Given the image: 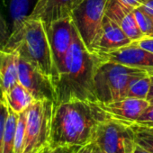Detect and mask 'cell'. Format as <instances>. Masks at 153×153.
I'll return each mask as SVG.
<instances>
[{
  "label": "cell",
  "instance_id": "8",
  "mask_svg": "<svg viewBox=\"0 0 153 153\" xmlns=\"http://www.w3.org/2000/svg\"><path fill=\"white\" fill-rule=\"evenodd\" d=\"M45 28L53 59V79L62 68L65 57L71 47L75 26L71 16H68L52 22Z\"/></svg>",
  "mask_w": 153,
  "mask_h": 153
},
{
  "label": "cell",
  "instance_id": "20",
  "mask_svg": "<svg viewBox=\"0 0 153 153\" xmlns=\"http://www.w3.org/2000/svg\"><path fill=\"white\" fill-rule=\"evenodd\" d=\"M119 25L121 26L123 33L127 35V37L132 42H138L144 37V35H143L142 32L140 31V28L137 23V20L135 18L133 11L127 14L120 21Z\"/></svg>",
  "mask_w": 153,
  "mask_h": 153
},
{
  "label": "cell",
  "instance_id": "2",
  "mask_svg": "<svg viewBox=\"0 0 153 153\" xmlns=\"http://www.w3.org/2000/svg\"><path fill=\"white\" fill-rule=\"evenodd\" d=\"M111 116L98 102L74 100L54 105L50 147L85 146L92 142L99 124Z\"/></svg>",
  "mask_w": 153,
  "mask_h": 153
},
{
  "label": "cell",
  "instance_id": "24",
  "mask_svg": "<svg viewBox=\"0 0 153 153\" xmlns=\"http://www.w3.org/2000/svg\"><path fill=\"white\" fill-rule=\"evenodd\" d=\"M9 35H10V32L8 29L7 23L2 13L0 12V49L4 48Z\"/></svg>",
  "mask_w": 153,
  "mask_h": 153
},
{
  "label": "cell",
  "instance_id": "32",
  "mask_svg": "<svg viewBox=\"0 0 153 153\" xmlns=\"http://www.w3.org/2000/svg\"><path fill=\"white\" fill-rule=\"evenodd\" d=\"M51 148L50 147V145H48V146H46V147H44L42 149H41L38 153H51Z\"/></svg>",
  "mask_w": 153,
  "mask_h": 153
},
{
  "label": "cell",
  "instance_id": "10",
  "mask_svg": "<svg viewBox=\"0 0 153 153\" xmlns=\"http://www.w3.org/2000/svg\"><path fill=\"white\" fill-rule=\"evenodd\" d=\"M97 54L105 60L121 63L128 67L145 70L153 68V53L141 48L136 42H131L114 51Z\"/></svg>",
  "mask_w": 153,
  "mask_h": 153
},
{
  "label": "cell",
  "instance_id": "17",
  "mask_svg": "<svg viewBox=\"0 0 153 153\" xmlns=\"http://www.w3.org/2000/svg\"><path fill=\"white\" fill-rule=\"evenodd\" d=\"M132 130L135 142L145 149L153 153V127L130 123Z\"/></svg>",
  "mask_w": 153,
  "mask_h": 153
},
{
  "label": "cell",
  "instance_id": "13",
  "mask_svg": "<svg viewBox=\"0 0 153 153\" xmlns=\"http://www.w3.org/2000/svg\"><path fill=\"white\" fill-rule=\"evenodd\" d=\"M132 42L123 33L119 24L111 20L106 16L103 22V33L97 47V53L114 51L131 44Z\"/></svg>",
  "mask_w": 153,
  "mask_h": 153
},
{
  "label": "cell",
  "instance_id": "27",
  "mask_svg": "<svg viewBox=\"0 0 153 153\" xmlns=\"http://www.w3.org/2000/svg\"><path fill=\"white\" fill-rule=\"evenodd\" d=\"M139 46H140L141 48L150 51L153 53V38L150 37H143L142 39H140L138 42H135Z\"/></svg>",
  "mask_w": 153,
  "mask_h": 153
},
{
  "label": "cell",
  "instance_id": "34",
  "mask_svg": "<svg viewBox=\"0 0 153 153\" xmlns=\"http://www.w3.org/2000/svg\"><path fill=\"white\" fill-rule=\"evenodd\" d=\"M0 97H1V94H0Z\"/></svg>",
  "mask_w": 153,
  "mask_h": 153
},
{
  "label": "cell",
  "instance_id": "9",
  "mask_svg": "<svg viewBox=\"0 0 153 153\" xmlns=\"http://www.w3.org/2000/svg\"><path fill=\"white\" fill-rule=\"evenodd\" d=\"M18 81L29 91L35 101L51 100L56 102V93L51 76L45 75L33 65L18 56Z\"/></svg>",
  "mask_w": 153,
  "mask_h": 153
},
{
  "label": "cell",
  "instance_id": "6",
  "mask_svg": "<svg viewBox=\"0 0 153 153\" xmlns=\"http://www.w3.org/2000/svg\"><path fill=\"white\" fill-rule=\"evenodd\" d=\"M54 102L34 101L26 110V133L23 153H38L50 145Z\"/></svg>",
  "mask_w": 153,
  "mask_h": 153
},
{
  "label": "cell",
  "instance_id": "21",
  "mask_svg": "<svg viewBox=\"0 0 153 153\" xmlns=\"http://www.w3.org/2000/svg\"><path fill=\"white\" fill-rule=\"evenodd\" d=\"M26 133V110L18 114L15 137V153H23Z\"/></svg>",
  "mask_w": 153,
  "mask_h": 153
},
{
  "label": "cell",
  "instance_id": "35",
  "mask_svg": "<svg viewBox=\"0 0 153 153\" xmlns=\"http://www.w3.org/2000/svg\"></svg>",
  "mask_w": 153,
  "mask_h": 153
},
{
  "label": "cell",
  "instance_id": "14",
  "mask_svg": "<svg viewBox=\"0 0 153 153\" xmlns=\"http://www.w3.org/2000/svg\"><path fill=\"white\" fill-rule=\"evenodd\" d=\"M18 55L0 49V94L1 97L18 82Z\"/></svg>",
  "mask_w": 153,
  "mask_h": 153
},
{
  "label": "cell",
  "instance_id": "12",
  "mask_svg": "<svg viewBox=\"0 0 153 153\" xmlns=\"http://www.w3.org/2000/svg\"><path fill=\"white\" fill-rule=\"evenodd\" d=\"M100 105L111 117L127 123H135L150 104L147 99L125 97Z\"/></svg>",
  "mask_w": 153,
  "mask_h": 153
},
{
  "label": "cell",
  "instance_id": "25",
  "mask_svg": "<svg viewBox=\"0 0 153 153\" xmlns=\"http://www.w3.org/2000/svg\"><path fill=\"white\" fill-rule=\"evenodd\" d=\"M136 123L153 127V105H149L144 113L135 122Z\"/></svg>",
  "mask_w": 153,
  "mask_h": 153
},
{
  "label": "cell",
  "instance_id": "1",
  "mask_svg": "<svg viewBox=\"0 0 153 153\" xmlns=\"http://www.w3.org/2000/svg\"><path fill=\"white\" fill-rule=\"evenodd\" d=\"M103 59L90 51L82 42L78 31L74 30V39L62 68L52 79L56 104L74 100L97 102L94 79L97 69Z\"/></svg>",
  "mask_w": 153,
  "mask_h": 153
},
{
  "label": "cell",
  "instance_id": "7",
  "mask_svg": "<svg viewBox=\"0 0 153 153\" xmlns=\"http://www.w3.org/2000/svg\"><path fill=\"white\" fill-rule=\"evenodd\" d=\"M92 142L105 153H133L136 146L130 123L113 117L99 124Z\"/></svg>",
  "mask_w": 153,
  "mask_h": 153
},
{
  "label": "cell",
  "instance_id": "30",
  "mask_svg": "<svg viewBox=\"0 0 153 153\" xmlns=\"http://www.w3.org/2000/svg\"><path fill=\"white\" fill-rule=\"evenodd\" d=\"M148 74L149 76H150V80H151V85H150V89H149V93L148 95V98L147 100H150L153 98V68L151 69H149L148 70Z\"/></svg>",
  "mask_w": 153,
  "mask_h": 153
},
{
  "label": "cell",
  "instance_id": "23",
  "mask_svg": "<svg viewBox=\"0 0 153 153\" xmlns=\"http://www.w3.org/2000/svg\"><path fill=\"white\" fill-rule=\"evenodd\" d=\"M9 107L6 99L1 97H0V153H3V140L4 133L6 129V123L8 116Z\"/></svg>",
  "mask_w": 153,
  "mask_h": 153
},
{
  "label": "cell",
  "instance_id": "19",
  "mask_svg": "<svg viewBox=\"0 0 153 153\" xmlns=\"http://www.w3.org/2000/svg\"><path fill=\"white\" fill-rule=\"evenodd\" d=\"M151 85L150 76L149 74L138 76L129 85L127 97H134L139 99H147Z\"/></svg>",
  "mask_w": 153,
  "mask_h": 153
},
{
  "label": "cell",
  "instance_id": "28",
  "mask_svg": "<svg viewBox=\"0 0 153 153\" xmlns=\"http://www.w3.org/2000/svg\"><path fill=\"white\" fill-rule=\"evenodd\" d=\"M79 153H105L100 148H98L94 142H90L81 147Z\"/></svg>",
  "mask_w": 153,
  "mask_h": 153
},
{
  "label": "cell",
  "instance_id": "16",
  "mask_svg": "<svg viewBox=\"0 0 153 153\" xmlns=\"http://www.w3.org/2000/svg\"><path fill=\"white\" fill-rule=\"evenodd\" d=\"M144 1L145 0H108L105 16L119 24L127 14L140 7Z\"/></svg>",
  "mask_w": 153,
  "mask_h": 153
},
{
  "label": "cell",
  "instance_id": "22",
  "mask_svg": "<svg viewBox=\"0 0 153 153\" xmlns=\"http://www.w3.org/2000/svg\"><path fill=\"white\" fill-rule=\"evenodd\" d=\"M133 14L144 37L153 38V19L140 7L133 10Z\"/></svg>",
  "mask_w": 153,
  "mask_h": 153
},
{
  "label": "cell",
  "instance_id": "33",
  "mask_svg": "<svg viewBox=\"0 0 153 153\" xmlns=\"http://www.w3.org/2000/svg\"><path fill=\"white\" fill-rule=\"evenodd\" d=\"M149 104H150V105H153V98H152V99H150V100H149Z\"/></svg>",
  "mask_w": 153,
  "mask_h": 153
},
{
  "label": "cell",
  "instance_id": "18",
  "mask_svg": "<svg viewBox=\"0 0 153 153\" xmlns=\"http://www.w3.org/2000/svg\"><path fill=\"white\" fill-rule=\"evenodd\" d=\"M32 0H9V10L13 19V26L16 27L30 15Z\"/></svg>",
  "mask_w": 153,
  "mask_h": 153
},
{
  "label": "cell",
  "instance_id": "3",
  "mask_svg": "<svg viewBox=\"0 0 153 153\" xmlns=\"http://www.w3.org/2000/svg\"><path fill=\"white\" fill-rule=\"evenodd\" d=\"M3 49L16 53L52 79V54L45 25L41 20L27 17L12 28Z\"/></svg>",
  "mask_w": 153,
  "mask_h": 153
},
{
  "label": "cell",
  "instance_id": "15",
  "mask_svg": "<svg viewBox=\"0 0 153 153\" xmlns=\"http://www.w3.org/2000/svg\"><path fill=\"white\" fill-rule=\"evenodd\" d=\"M2 97L6 99L8 107L16 114L25 112L35 101L29 91L19 81Z\"/></svg>",
  "mask_w": 153,
  "mask_h": 153
},
{
  "label": "cell",
  "instance_id": "26",
  "mask_svg": "<svg viewBox=\"0 0 153 153\" xmlns=\"http://www.w3.org/2000/svg\"><path fill=\"white\" fill-rule=\"evenodd\" d=\"M81 146L76 145H62L51 149V153H79Z\"/></svg>",
  "mask_w": 153,
  "mask_h": 153
},
{
  "label": "cell",
  "instance_id": "31",
  "mask_svg": "<svg viewBox=\"0 0 153 153\" xmlns=\"http://www.w3.org/2000/svg\"><path fill=\"white\" fill-rule=\"evenodd\" d=\"M133 153H151V152H150V151H149V150H147V149H145L144 148L140 147V145L136 144Z\"/></svg>",
  "mask_w": 153,
  "mask_h": 153
},
{
  "label": "cell",
  "instance_id": "29",
  "mask_svg": "<svg viewBox=\"0 0 153 153\" xmlns=\"http://www.w3.org/2000/svg\"><path fill=\"white\" fill-rule=\"evenodd\" d=\"M140 7L153 19V0H145Z\"/></svg>",
  "mask_w": 153,
  "mask_h": 153
},
{
  "label": "cell",
  "instance_id": "5",
  "mask_svg": "<svg viewBox=\"0 0 153 153\" xmlns=\"http://www.w3.org/2000/svg\"><path fill=\"white\" fill-rule=\"evenodd\" d=\"M108 0H81L71 13V19L85 46L93 52L103 33V22Z\"/></svg>",
  "mask_w": 153,
  "mask_h": 153
},
{
  "label": "cell",
  "instance_id": "4",
  "mask_svg": "<svg viewBox=\"0 0 153 153\" xmlns=\"http://www.w3.org/2000/svg\"><path fill=\"white\" fill-rule=\"evenodd\" d=\"M148 70L105 60L99 64L94 79L95 94L99 104H108L127 97L130 83Z\"/></svg>",
  "mask_w": 153,
  "mask_h": 153
},
{
  "label": "cell",
  "instance_id": "11",
  "mask_svg": "<svg viewBox=\"0 0 153 153\" xmlns=\"http://www.w3.org/2000/svg\"><path fill=\"white\" fill-rule=\"evenodd\" d=\"M81 2V0H37L28 18L39 19L45 26L52 22L66 18Z\"/></svg>",
  "mask_w": 153,
  "mask_h": 153
}]
</instances>
